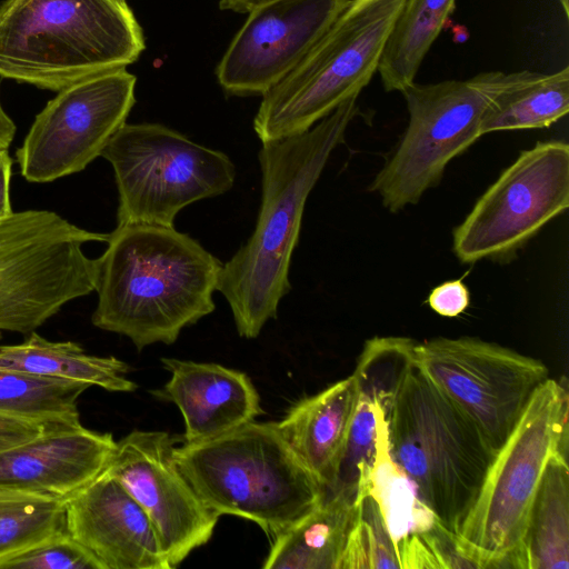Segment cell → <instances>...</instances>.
Returning a JSON list of instances; mask_svg holds the SVG:
<instances>
[{
    "instance_id": "obj_1",
    "label": "cell",
    "mask_w": 569,
    "mask_h": 569,
    "mask_svg": "<svg viewBox=\"0 0 569 569\" xmlns=\"http://www.w3.org/2000/svg\"><path fill=\"white\" fill-rule=\"evenodd\" d=\"M357 99H348L308 131L264 142L259 150L261 203L256 227L223 263L217 287L242 338H257L277 318L281 299L291 290V257L307 199L332 151L345 141L358 113Z\"/></svg>"
},
{
    "instance_id": "obj_2",
    "label": "cell",
    "mask_w": 569,
    "mask_h": 569,
    "mask_svg": "<svg viewBox=\"0 0 569 569\" xmlns=\"http://www.w3.org/2000/svg\"><path fill=\"white\" fill-rule=\"evenodd\" d=\"M96 261L92 323L138 350L171 345L214 310L223 263L174 227L117 224Z\"/></svg>"
},
{
    "instance_id": "obj_3",
    "label": "cell",
    "mask_w": 569,
    "mask_h": 569,
    "mask_svg": "<svg viewBox=\"0 0 569 569\" xmlns=\"http://www.w3.org/2000/svg\"><path fill=\"white\" fill-rule=\"evenodd\" d=\"M146 49L127 0H6L0 77L60 91L127 68Z\"/></svg>"
},
{
    "instance_id": "obj_4",
    "label": "cell",
    "mask_w": 569,
    "mask_h": 569,
    "mask_svg": "<svg viewBox=\"0 0 569 569\" xmlns=\"http://www.w3.org/2000/svg\"><path fill=\"white\" fill-rule=\"evenodd\" d=\"M198 496L219 517L257 523L274 538L310 512L326 490L281 436L277 422L250 421L222 436L174 448Z\"/></svg>"
},
{
    "instance_id": "obj_5",
    "label": "cell",
    "mask_w": 569,
    "mask_h": 569,
    "mask_svg": "<svg viewBox=\"0 0 569 569\" xmlns=\"http://www.w3.org/2000/svg\"><path fill=\"white\" fill-rule=\"evenodd\" d=\"M386 419L391 458L419 499L456 533L495 453L475 423L415 363Z\"/></svg>"
},
{
    "instance_id": "obj_6",
    "label": "cell",
    "mask_w": 569,
    "mask_h": 569,
    "mask_svg": "<svg viewBox=\"0 0 569 569\" xmlns=\"http://www.w3.org/2000/svg\"><path fill=\"white\" fill-rule=\"evenodd\" d=\"M568 392L548 378L496 452L456 536L477 568H521L520 546L546 466L568 445Z\"/></svg>"
},
{
    "instance_id": "obj_7",
    "label": "cell",
    "mask_w": 569,
    "mask_h": 569,
    "mask_svg": "<svg viewBox=\"0 0 569 569\" xmlns=\"http://www.w3.org/2000/svg\"><path fill=\"white\" fill-rule=\"evenodd\" d=\"M405 0H350L299 64L259 104L253 130L261 143L303 133L358 97L378 72Z\"/></svg>"
},
{
    "instance_id": "obj_8",
    "label": "cell",
    "mask_w": 569,
    "mask_h": 569,
    "mask_svg": "<svg viewBox=\"0 0 569 569\" xmlns=\"http://www.w3.org/2000/svg\"><path fill=\"white\" fill-rule=\"evenodd\" d=\"M535 71H486L465 80L412 82L403 91L408 126L371 190L391 212L419 202L442 179L447 164L481 136L482 118L505 90Z\"/></svg>"
},
{
    "instance_id": "obj_9",
    "label": "cell",
    "mask_w": 569,
    "mask_h": 569,
    "mask_svg": "<svg viewBox=\"0 0 569 569\" xmlns=\"http://www.w3.org/2000/svg\"><path fill=\"white\" fill-rule=\"evenodd\" d=\"M114 172L117 224L174 227L179 211L228 192L236 168L222 151L161 123H124L101 153Z\"/></svg>"
},
{
    "instance_id": "obj_10",
    "label": "cell",
    "mask_w": 569,
    "mask_h": 569,
    "mask_svg": "<svg viewBox=\"0 0 569 569\" xmlns=\"http://www.w3.org/2000/svg\"><path fill=\"white\" fill-rule=\"evenodd\" d=\"M108 239L48 210L1 219L0 331L29 335L69 301L94 291L96 261L83 244Z\"/></svg>"
},
{
    "instance_id": "obj_11",
    "label": "cell",
    "mask_w": 569,
    "mask_h": 569,
    "mask_svg": "<svg viewBox=\"0 0 569 569\" xmlns=\"http://www.w3.org/2000/svg\"><path fill=\"white\" fill-rule=\"evenodd\" d=\"M413 363L475 423L495 455L549 378L542 361L475 337L416 341Z\"/></svg>"
},
{
    "instance_id": "obj_12",
    "label": "cell",
    "mask_w": 569,
    "mask_h": 569,
    "mask_svg": "<svg viewBox=\"0 0 569 569\" xmlns=\"http://www.w3.org/2000/svg\"><path fill=\"white\" fill-rule=\"evenodd\" d=\"M569 207V146L550 140L522 151L455 228L452 250L462 263L512 260Z\"/></svg>"
},
{
    "instance_id": "obj_13",
    "label": "cell",
    "mask_w": 569,
    "mask_h": 569,
    "mask_svg": "<svg viewBox=\"0 0 569 569\" xmlns=\"http://www.w3.org/2000/svg\"><path fill=\"white\" fill-rule=\"evenodd\" d=\"M136 83V76L121 68L58 91L17 151L22 177L41 183L82 171L127 122Z\"/></svg>"
},
{
    "instance_id": "obj_14",
    "label": "cell",
    "mask_w": 569,
    "mask_h": 569,
    "mask_svg": "<svg viewBox=\"0 0 569 569\" xmlns=\"http://www.w3.org/2000/svg\"><path fill=\"white\" fill-rule=\"evenodd\" d=\"M174 448L164 431L133 430L104 468L144 510L172 568L211 539L219 520L181 472Z\"/></svg>"
},
{
    "instance_id": "obj_15",
    "label": "cell",
    "mask_w": 569,
    "mask_h": 569,
    "mask_svg": "<svg viewBox=\"0 0 569 569\" xmlns=\"http://www.w3.org/2000/svg\"><path fill=\"white\" fill-rule=\"evenodd\" d=\"M350 0H262L216 68L228 96H263L305 58Z\"/></svg>"
},
{
    "instance_id": "obj_16",
    "label": "cell",
    "mask_w": 569,
    "mask_h": 569,
    "mask_svg": "<svg viewBox=\"0 0 569 569\" xmlns=\"http://www.w3.org/2000/svg\"><path fill=\"white\" fill-rule=\"evenodd\" d=\"M64 515L101 569H172L144 510L104 470L64 500Z\"/></svg>"
},
{
    "instance_id": "obj_17",
    "label": "cell",
    "mask_w": 569,
    "mask_h": 569,
    "mask_svg": "<svg viewBox=\"0 0 569 569\" xmlns=\"http://www.w3.org/2000/svg\"><path fill=\"white\" fill-rule=\"evenodd\" d=\"M116 443L83 426L46 431L0 451V491L66 500L104 470Z\"/></svg>"
},
{
    "instance_id": "obj_18",
    "label": "cell",
    "mask_w": 569,
    "mask_h": 569,
    "mask_svg": "<svg viewBox=\"0 0 569 569\" xmlns=\"http://www.w3.org/2000/svg\"><path fill=\"white\" fill-rule=\"evenodd\" d=\"M170 379L154 396L174 403L184 422V441L222 436L263 413L247 373L212 362L162 358Z\"/></svg>"
},
{
    "instance_id": "obj_19",
    "label": "cell",
    "mask_w": 569,
    "mask_h": 569,
    "mask_svg": "<svg viewBox=\"0 0 569 569\" xmlns=\"http://www.w3.org/2000/svg\"><path fill=\"white\" fill-rule=\"evenodd\" d=\"M358 392L352 373L299 400L277 422L286 442L326 491L337 479Z\"/></svg>"
},
{
    "instance_id": "obj_20",
    "label": "cell",
    "mask_w": 569,
    "mask_h": 569,
    "mask_svg": "<svg viewBox=\"0 0 569 569\" xmlns=\"http://www.w3.org/2000/svg\"><path fill=\"white\" fill-rule=\"evenodd\" d=\"M358 493L326 492L323 499L295 525L272 538L264 569H340L350 535L358 521Z\"/></svg>"
},
{
    "instance_id": "obj_21",
    "label": "cell",
    "mask_w": 569,
    "mask_h": 569,
    "mask_svg": "<svg viewBox=\"0 0 569 569\" xmlns=\"http://www.w3.org/2000/svg\"><path fill=\"white\" fill-rule=\"evenodd\" d=\"M0 368L98 386L113 392H133L130 367L116 357L87 353L72 341H50L36 333L21 343L0 346Z\"/></svg>"
},
{
    "instance_id": "obj_22",
    "label": "cell",
    "mask_w": 569,
    "mask_h": 569,
    "mask_svg": "<svg viewBox=\"0 0 569 569\" xmlns=\"http://www.w3.org/2000/svg\"><path fill=\"white\" fill-rule=\"evenodd\" d=\"M566 451L549 459L520 546L525 569L569 568V467Z\"/></svg>"
},
{
    "instance_id": "obj_23",
    "label": "cell",
    "mask_w": 569,
    "mask_h": 569,
    "mask_svg": "<svg viewBox=\"0 0 569 569\" xmlns=\"http://www.w3.org/2000/svg\"><path fill=\"white\" fill-rule=\"evenodd\" d=\"M456 8V0H405L385 46L378 73L386 91L416 81L423 59Z\"/></svg>"
},
{
    "instance_id": "obj_24",
    "label": "cell",
    "mask_w": 569,
    "mask_h": 569,
    "mask_svg": "<svg viewBox=\"0 0 569 569\" xmlns=\"http://www.w3.org/2000/svg\"><path fill=\"white\" fill-rule=\"evenodd\" d=\"M376 418L377 456L366 496L376 501L400 562L402 545L411 536L430 529L437 517L419 499L408 476L391 458L388 450L387 419L377 400Z\"/></svg>"
},
{
    "instance_id": "obj_25",
    "label": "cell",
    "mask_w": 569,
    "mask_h": 569,
    "mask_svg": "<svg viewBox=\"0 0 569 569\" xmlns=\"http://www.w3.org/2000/svg\"><path fill=\"white\" fill-rule=\"evenodd\" d=\"M569 111V67L553 73L533 72L501 92L488 107L481 136L495 131L548 128Z\"/></svg>"
},
{
    "instance_id": "obj_26",
    "label": "cell",
    "mask_w": 569,
    "mask_h": 569,
    "mask_svg": "<svg viewBox=\"0 0 569 569\" xmlns=\"http://www.w3.org/2000/svg\"><path fill=\"white\" fill-rule=\"evenodd\" d=\"M88 385L0 368V413L54 427L81 426L78 399Z\"/></svg>"
},
{
    "instance_id": "obj_27",
    "label": "cell",
    "mask_w": 569,
    "mask_h": 569,
    "mask_svg": "<svg viewBox=\"0 0 569 569\" xmlns=\"http://www.w3.org/2000/svg\"><path fill=\"white\" fill-rule=\"evenodd\" d=\"M64 530L63 499L0 491V563Z\"/></svg>"
},
{
    "instance_id": "obj_28",
    "label": "cell",
    "mask_w": 569,
    "mask_h": 569,
    "mask_svg": "<svg viewBox=\"0 0 569 569\" xmlns=\"http://www.w3.org/2000/svg\"><path fill=\"white\" fill-rule=\"evenodd\" d=\"M416 340L407 337H375L366 341L353 372L360 389L389 411L397 389L413 363Z\"/></svg>"
},
{
    "instance_id": "obj_29",
    "label": "cell",
    "mask_w": 569,
    "mask_h": 569,
    "mask_svg": "<svg viewBox=\"0 0 569 569\" xmlns=\"http://www.w3.org/2000/svg\"><path fill=\"white\" fill-rule=\"evenodd\" d=\"M359 387V386H358ZM377 456L376 399L359 388L345 451L337 479L331 490L356 491L358 501L366 497V488Z\"/></svg>"
},
{
    "instance_id": "obj_30",
    "label": "cell",
    "mask_w": 569,
    "mask_h": 569,
    "mask_svg": "<svg viewBox=\"0 0 569 569\" xmlns=\"http://www.w3.org/2000/svg\"><path fill=\"white\" fill-rule=\"evenodd\" d=\"M351 568L401 569L380 510L370 496L360 501L359 518L341 559L340 569Z\"/></svg>"
},
{
    "instance_id": "obj_31",
    "label": "cell",
    "mask_w": 569,
    "mask_h": 569,
    "mask_svg": "<svg viewBox=\"0 0 569 569\" xmlns=\"http://www.w3.org/2000/svg\"><path fill=\"white\" fill-rule=\"evenodd\" d=\"M0 569H101V566L64 530L6 559Z\"/></svg>"
},
{
    "instance_id": "obj_32",
    "label": "cell",
    "mask_w": 569,
    "mask_h": 569,
    "mask_svg": "<svg viewBox=\"0 0 569 569\" xmlns=\"http://www.w3.org/2000/svg\"><path fill=\"white\" fill-rule=\"evenodd\" d=\"M470 303L468 287L460 279L449 280L435 287L428 296L429 307L439 316L453 318Z\"/></svg>"
},
{
    "instance_id": "obj_33",
    "label": "cell",
    "mask_w": 569,
    "mask_h": 569,
    "mask_svg": "<svg viewBox=\"0 0 569 569\" xmlns=\"http://www.w3.org/2000/svg\"><path fill=\"white\" fill-rule=\"evenodd\" d=\"M58 428L67 427H54L0 413V451L34 439L46 431Z\"/></svg>"
},
{
    "instance_id": "obj_34",
    "label": "cell",
    "mask_w": 569,
    "mask_h": 569,
    "mask_svg": "<svg viewBox=\"0 0 569 569\" xmlns=\"http://www.w3.org/2000/svg\"><path fill=\"white\" fill-rule=\"evenodd\" d=\"M11 168L9 148L0 147V220L13 212L10 202Z\"/></svg>"
},
{
    "instance_id": "obj_35",
    "label": "cell",
    "mask_w": 569,
    "mask_h": 569,
    "mask_svg": "<svg viewBox=\"0 0 569 569\" xmlns=\"http://www.w3.org/2000/svg\"><path fill=\"white\" fill-rule=\"evenodd\" d=\"M16 133V124L0 101V147L9 148Z\"/></svg>"
},
{
    "instance_id": "obj_36",
    "label": "cell",
    "mask_w": 569,
    "mask_h": 569,
    "mask_svg": "<svg viewBox=\"0 0 569 569\" xmlns=\"http://www.w3.org/2000/svg\"><path fill=\"white\" fill-rule=\"evenodd\" d=\"M262 0H219L221 10H229L238 13H247L249 9Z\"/></svg>"
},
{
    "instance_id": "obj_37",
    "label": "cell",
    "mask_w": 569,
    "mask_h": 569,
    "mask_svg": "<svg viewBox=\"0 0 569 569\" xmlns=\"http://www.w3.org/2000/svg\"><path fill=\"white\" fill-rule=\"evenodd\" d=\"M566 17H569V0H559Z\"/></svg>"
}]
</instances>
